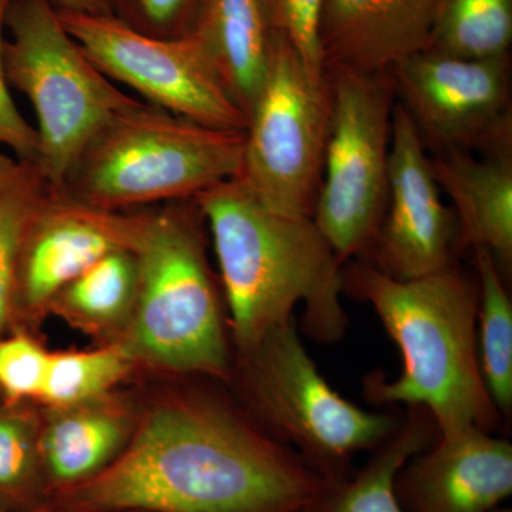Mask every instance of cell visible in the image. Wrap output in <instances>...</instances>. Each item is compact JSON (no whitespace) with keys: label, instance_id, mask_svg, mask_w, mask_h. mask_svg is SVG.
I'll list each match as a JSON object with an SVG mask.
<instances>
[{"label":"cell","instance_id":"cell-14","mask_svg":"<svg viewBox=\"0 0 512 512\" xmlns=\"http://www.w3.org/2000/svg\"><path fill=\"white\" fill-rule=\"evenodd\" d=\"M404 512H493L512 494V444L480 429L440 437L396 477Z\"/></svg>","mask_w":512,"mask_h":512},{"label":"cell","instance_id":"cell-13","mask_svg":"<svg viewBox=\"0 0 512 512\" xmlns=\"http://www.w3.org/2000/svg\"><path fill=\"white\" fill-rule=\"evenodd\" d=\"M141 218L143 211L103 210L45 184L20 238L15 308H47L57 292L104 255L133 248Z\"/></svg>","mask_w":512,"mask_h":512},{"label":"cell","instance_id":"cell-12","mask_svg":"<svg viewBox=\"0 0 512 512\" xmlns=\"http://www.w3.org/2000/svg\"><path fill=\"white\" fill-rule=\"evenodd\" d=\"M440 191L419 131L402 104L396 103L389 198L375 242L363 261L397 281L424 278L456 265L458 222Z\"/></svg>","mask_w":512,"mask_h":512},{"label":"cell","instance_id":"cell-9","mask_svg":"<svg viewBox=\"0 0 512 512\" xmlns=\"http://www.w3.org/2000/svg\"><path fill=\"white\" fill-rule=\"evenodd\" d=\"M330 127L323 82L284 36L272 37L264 86L248 117L241 178L268 210L312 218Z\"/></svg>","mask_w":512,"mask_h":512},{"label":"cell","instance_id":"cell-27","mask_svg":"<svg viewBox=\"0 0 512 512\" xmlns=\"http://www.w3.org/2000/svg\"><path fill=\"white\" fill-rule=\"evenodd\" d=\"M50 355L26 335L0 339V392L10 404L40 399Z\"/></svg>","mask_w":512,"mask_h":512},{"label":"cell","instance_id":"cell-4","mask_svg":"<svg viewBox=\"0 0 512 512\" xmlns=\"http://www.w3.org/2000/svg\"><path fill=\"white\" fill-rule=\"evenodd\" d=\"M195 201L143 211L134 239L138 285L123 349L177 373L229 380L231 350Z\"/></svg>","mask_w":512,"mask_h":512},{"label":"cell","instance_id":"cell-33","mask_svg":"<svg viewBox=\"0 0 512 512\" xmlns=\"http://www.w3.org/2000/svg\"><path fill=\"white\" fill-rule=\"evenodd\" d=\"M493 512H512L511 508H505L503 505L501 507H498L497 510H494Z\"/></svg>","mask_w":512,"mask_h":512},{"label":"cell","instance_id":"cell-19","mask_svg":"<svg viewBox=\"0 0 512 512\" xmlns=\"http://www.w3.org/2000/svg\"><path fill=\"white\" fill-rule=\"evenodd\" d=\"M437 427L423 407H407L399 426L346 480L329 484L316 512H404L396 477L410 458L436 441Z\"/></svg>","mask_w":512,"mask_h":512},{"label":"cell","instance_id":"cell-25","mask_svg":"<svg viewBox=\"0 0 512 512\" xmlns=\"http://www.w3.org/2000/svg\"><path fill=\"white\" fill-rule=\"evenodd\" d=\"M45 184L35 165L26 163L19 180L0 200V332L15 309L16 261L23 227Z\"/></svg>","mask_w":512,"mask_h":512},{"label":"cell","instance_id":"cell-17","mask_svg":"<svg viewBox=\"0 0 512 512\" xmlns=\"http://www.w3.org/2000/svg\"><path fill=\"white\" fill-rule=\"evenodd\" d=\"M191 33L248 119L264 86L274 37L261 0H202Z\"/></svg>","mask_w":512,"mask_h":512},{"label":"cell","instance_id":"cell-34","mask_svg":"<svg viewBox=\"0 0 512 512\" xmlns=\"http://www.w3.org/2000/svg\"><path fill=\"white\" fill-rule=\"evenodd\" d=\"M312 512H316V511H312Z\"/></svg>","mask_w":512,"mask_h":512},{"label":"cell","instance_id":"cell-16","mask_svg":"<svg viewBox=\"0 0 512 512\" xmlns=\"http://www.w3.org/2000/svg\"><path fill=\"white\" fill-rule=\"evenodd\" d=\"M430 167L453 201L458 251L487 249L505 278L512 265V151L481 158L461 151L434 153Z\"/></svg>","mask_w":512,"mask_h":512},{"label":"cell","instance_id":"cell-6","mask_svg":"<svg viewBox=\"0 0 512 512\" xmlns=\"http://www.w3.org/2000/svg\"><path fill=\"white\" fill-rule=\"evenodd\" d=\"M242 393L256 426L295 450L328 484L355 473L357 453L375 450L400 419L367 412L340 396L299 338L295 318L238 352Z\"/></svg>","mask_w":512,"mask_h":512},{"label":"cell","instance_id":"cell-20","mask_svg":"<svg viewBox=\"0 0 512 512\" xmlns=\"http://www.w3.org/2000/svg\"><path fill=\"white\" fill-rule=\"evenodd\" d=\"M138 269L133 248H120L94 262L56 293L49 306L86 329L101 330L130 319Z\"/></svg>","mask_w":512,"mask_h":512},{"label":"cell","instance_id":"cell-28","mask_svg":"<svg viewBox=\"0 0 512 512\" xmlns=\"http://www.w3.org/2000/svg\"><path fill=\"white\" fill-rule=\"evenodd\" d=\"M113 16L146 35L175 39L190 35L202 0H110Z\"/></svg>","mask_w":512,"mask_h":512},{"label":"cell","instance_id":"cell-2","mask_svg":"<svg viewBox=\"0 0 512 512\" xmlns=\"http://www.w3.org/2000/svg\"><path fill=\"white\" fill-rule=\"evenodd\" d=\"M343 293L369 303L402 356V373L365 380L377 406L423 407L440 437L470 429L495 433L504 423L481 376L477 352V276L457 264L437 274L397 281L366 261L342 268Z\"/></svg>","mask_w":512,"mask_h":512},{"label":"cell","instance_id":"cell-15","mask_svg":"<svg viewBox=\"0 0 512 512\" xmlns=\"http://www.w3.org/2000/svg\"><path fill=\"white\" fill-rule=\"evenodd\" d=\"M441 0H322L325 70L386 73L426 49Z\"/></svg>","mask_w":512,"mask_h":512},{"label":"cell","instance_id":"cell-29","mask_svg":"<svg viewBox=\"0 0 512 512\" xmlns=\"http://www.w3.org/2000/svg\"><path fill=\"white\" fill-rule=\"evenodd\" d=\"M12 0H0V146L10 148L23 163H35L37 156L36 128L22 116L10 94L8 77L3 62L6 13Z\"/></svg>","mask_w":512,"mask_h":512},{"label":"cell","instance_id":"cell-30","mask_svg":"<svg viewBox=\"0 0 512 512\" xmlns=\"http://www.w3.org/2000/svg\"><path fill=\"white\" fill-rule=\"evenodd\" d=\"M26 163L0 151V200L8 194L23 173Z\"/></svg>","mask_w":512,"mask_h":512},{"label":"cell","instance_id":"cell-1","mask_svg":"<svg viewBox=\"0 0 512 512\" xmlns=\"http://www.w3.org/2000/svg\"><path fill=\"white\" fill-rule=\"evenodd\" d=\"M328 483L254 420L207 396L151 412L103 473L56 495L73 510L312 512Z\"/></svg>","mask_w":512,"mask_h":512},{"label":"cell","instance_id":"cell-11","mask_svg":"<svg viewBox=\"0 0 512 512\" xmlns=\"http://www.w3.org/2000/svg\"><path fill=\"white\" fill-rule=\"evenodd\" d=\"M510 56L468 60L421 50L390 70L396 97L434 153L512 151Z\"/></svg>","mask_w":512,"mask_h":512},{"label":"cell","instance_id":"cell-21","mask_svg":"<svg viewBox=\"0 0 512 512\" xmlns=\"http://www.w3.org/2000/svg\"><path fill=\"white\" fill-rule=\"evenodd\" d=\"M473 251L480 286L478 363L487 392L507 423L512 414V303L494 256L484 248Z\"/></svg>","mask_w":512,"mask_h":512},{"label":"cell","instance_id":"cell-24","mask_svg":"<svg viewBox=\"0 0 512 512\" xmlns=\"http://www.w3.org/2000/svg\"><path fill=\"white\" fill-rule=\"evenodd\" d=\"M43 495L36 420L10 404L0 409V508L36 507Z\"/></svg>","mask_w":512,"mask_h":512},{"label":"cell","instance_id":"cell-8","mask_svg":"<svg viewBox=\"0 0 512 512\" xmlns=\"http://www.w3.org/2000/svg\"><path fill=\"white\" fill-rule=\"evenodd\" d=\"M330 127L312 220L340 264L369 254L389 198L392 74L325 70Z\"/></svg>","mask_w":512,"mask_h":512},{"label":"cell","instance_id":"cell-22","mask_svg":"<svg viewBox=\"0 0 512 512\" xmlns=\"http://www.w3.org/2000/svg\"><path fill=\"white\" fill-rule=\"evenodd\" d=\"M512 0H441L424 50L468 60L510 56Z\"/></svg>","mask_w":512,"mask_h":512},{"label":"cell","instance_id":"cell-31","mask_svg":"<svg viewBox=\"0 0 512 512\" xmlns=\"http://www.w3.org/2000/svg\"><path fill=\"white\" fill-rule=\"evenodd\" d=\"M59 10L86 13V15H113L110 0H52Z\"/></svg>","mask_w":512,"mask_h":512},{"label":"cell","instance_id":"cell-5","mask_svg":"<svg viewBox=\"0 0 512 512\" xmlns=\"http://www.w3.org/2000/svg\"><path fill=\"white\" fill-rule=\"evenodd\" d=\"M244 148L245 131L201 126L138 100L94 134L62 188L109 211L192 201L241 177Z\"/></svg>","mask_w":512,"mask_h":512},{"label":"cell","instance_id":"cell-18","mask_svg":"<svg viewBox=\"0 0 512 512\" xmlns=\"http://www.w3.org/2000/svg\"><path fill=\"white\" fill-rule=\"evenodd\" d=\"M57 410L39 431L43 487L55 497L103 473L130 440L126 414L100 400Z\"/></svg>","mask_w":512,"mask_h":512},{"label":"cell","instance_id":"cell-26","mask_svg":"<svg viewBox=\"0 0 512 512\" xmlns=\"http://www.w3.org/2000/svg\"><path fill=\"white\" fill-rule=\"evenodd\" d=\"M272 32L284 36L298 52L316 80H325V64L319 46L322 0H261Z\"/></svg>","mask_w":512,"mask_h":512},{"label":"cell","instance_id":"cell-7","mask_svg":"<svg viewBox=\"0 0 512 512\" xmlns=\"http://www.w3.org/2000/svg\"><path fill=\"white\" fill-rule=\"evenodd\" d=\"M3 62L10 87L35 111V167L62 188L74 160L119 111L137 103L121 92L74 42L52 0H12L5 20Z\"/></svg>","mask_w":512,"mask_h":512},{"label":"cell","instance_id":"cell-10","mask_svg":"<svg viewBox=\"0 0 512 512\" xmlns=\"http://www.w3.org/2000/svg\"><path fill=\"white\" fill-rule=\"evenodd\" d=\"M57 13L99 70L140 94L144 103L201 126L247 130V116L229 97L192 33L164 39L138 32L113 15Z\"/></svg>","mask_w":512,"mask_h":512},{"label":"cell","instance_id":"cell-3","mask_svg":"<svg viewBox=\"0 0 512 512\" xmlns=\"http://www.w3.org/2000/svg\"><path fill=\"white\" fill-rule=\"evenodd\" d=\"M210 228L238 352L251 349L303 302L302 330L322 345L339 342L349 319L342 268L312 218L268 210L241 177L195 198Z\"/></svg>","mask_w":512,"mask_h":512},{"label":"cell","instance_id":"cell-32","mask_svg":"<svg viewBox=\"0 0 512 512\" xmlns=\"http://www.w3.org/2000/svg\"><path fill=\"white\" fill-rule=\"evenodd\" d=\"M0 512H128V511H92V510H73V508L57 507L52 504H40L36 507L23 508V510H5L0 508Z\"/></svg>","mask_w":512,"mask_h":512},{"label":"cell","instance_id":"cell-23","mask_svg":"<svg viewBox=\"0 0 512 512\" xmlns=\"http://www.w3.org/2000/svg\"><path fill=\"white\" fill-rule=\"evenodd\" d=\"M131 362L123 346L50 355L40 400L64 409L103 399L126 376Z\"/></svg>","mask_w":512,"mask_h":512}]
</instances>
